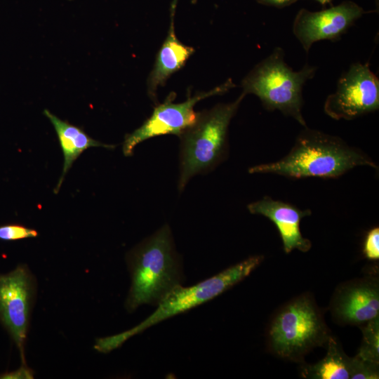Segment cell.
Masks as SVG:
<instances>
[{
    "mask_svg": "<svg viewBox=\"0 0 379 379\" xmlns=\"http://www.w3.org/2000/svg\"><path fill=\"white\" fill-rule=\"evenodd\" d=\"M38 236L36 230L20 224L0 225V240L11 241Z\"/></svg>",
    "mask_w": 379,
    "mask_h": 379,
    "instance_id": "18",
    "label": "cell"
},
{
    "mask_svg": "<svg viewBox=\"0 0 379 379\" xmlns=\"http://www.w3.org/2000/svg\"><path fill=\"white\" fill-rule=\"evenodd\" d=\"M194 52L193 47L182 44L176 37L171 23L147 80V93L152 100L157 102L159 87L164 86L167 79L185 65Z\"/></svg>",
    "mask_w": 379,
    "mask_h": 379,
    "instance_id": "13",
    "label": "cell"
},
{
    "mask_svg": "<svg viewBox=\"0 0 379 379\" xmlns=\"http://www.w3.org/2000/svg\"><path fill=\"white\" fill-rule=\"evenodd\" d=\"M321 4H326L331 1V0H317Z\"/></svg>",
    "mask_w": 379,
    "mask_h": 379,
    "instance_id": "22",
    "label": "cell"
},
{
    "mask_svg": "<svg viewBox=\"0 0 379 379\" xmlns=\"http://www.w3.org/2000/svg\"><path fill=\"white\" fill-rule=\"evenodd\" d=\"M284 56L282 49L276 48L245 77L242 92L256 95L267 110H279L306 127L302 114V90L305 83L314 76L316 68L305 65L300 71H293Z\"/></svg>",
    "mask_w": 379,
    "mask_h": 379,
    "instance_id": "6",
    "label": "cell"
},
{
    "mask_svg": "<svg viewBox=\"0 0 379 379\" xmlns=\"http://www.w3.org/2000/svg\"><path fill=\"white\" fill-rule=\"evenodd\" d=\"M35 281L25 265L0 274V322L9 333L25 360V344L35 295Z\"/></svg>",
    "mask_w": 379,
    "mask_h": 379,
    "instance_id": "8",
    "label": "cell"
},
{
    "mask_svg": "<svg viewBox=\"0 0 379 379\" xmlns=\"http://www.w3.org/2000/svg\"><path fill=\"white\" fill-rule=\"evenodd\" d=\"M247 208L251 213L263 215L275 225L286 253L294 249L305 253L311 248V241L302 236L300 228L301 220L311 215L310 210H301L269 196L249 204Z\"/></svg>",
    "mask_w": 379,
    "mask_h": 379,
    "instance_id": "12",
    "label": "cell"
},
{
    "mask_svg": "<svg viewBox=\"0 0 379 379\" xmlns=\"http://www.w3.org/2000/svg\"><path fill=\"white\" fill-rule=\"evenodd\" d=\"M33 371L26 364H22L18 369L0 375L1 379H30L33 378Z\"/></svg>",
    "mask_w": 379,
    "mask_h": 379,
    "instance_id": "20",
    "label": "cell"
},
{
    "mask_svg": "<svg viewBox=\"0 0 379 379\" xmlns=\"http://www.w3.org/2000/svg\"><path fill=\"white\" fill-rule=\"evenodd\" d=\"M362 340L356 354L360 358L379 364V317L359 326Z\"/></svg>",
    "mask_w": 379,
    "mask_h": 379,
    "instance_id": "16",
    "label": "cell"
},
{
    "mask_svg": "<svg viewBox=\"0 0 379 379\" xmlns=\"http://www.w3.org/2000/svg\"><path fill=\"white\" fill-rule=\"evenodd\" d=\"M334 321L361 326L379 317V284L375 277L350 280L339 285L329 306Z\"/></svg>",
    "mask_w": 379,
    "mask_h": 379,
    "instance_id": "10",
    "label": "cell"
},
{
    "mask_svg": "<svg viewBox=\"0 0 379 379\" xmlns=\"http://www.w3.org/2000/svg\"><path fill=\"white\" fill-rule=\"evenodd\" d=\"M263 260L262 255H253L195 285L175 287L145 320L128 331L98 339L95 348L101 352H109L148 328L215 298L247 277Z\"/></svg>",
    "mask_w": 379,
    "mask_h": 379,
    "instance_id": "4",
    "label": "cell"
},
{
    "mask_svg": "<svg viewBox=\"0 0 379 379\" xmlns=\"http://www.w3.org/2000/svg\"><path fill=\"white\" fill-rule=\"evenodd\" d=\"M350 379H378L379 378V364L369 361L355 355L350 357Z\"/></svg>",
    "mask_w": 379,
    "mask_h": 379,
    "instance_id": "17",
    "label": "cell"
},
{
    "mask_svg": "<svg viewBox=\"0 0 379 379\" xmlns=\"http://www.w3.org/2000/svg\"><path fill=\"white\" fill-rule=\"evenodd\" d=\"M245 95L242 92L232 102L199 113L196 122L179 136L180 192L192 177L210 172L225 159L228 127Z\"/></svg>",
    "mask_w": 379,
    "mask_h": 379,
    "instance_id": "5",
    "label": "cell"
},
{
    "mask_svg": "<svg viewBox=\"0 0 379 379\" xmlns=\"http://www.w3.org/2000/svg\"><path fill=\"white\" fill-rule=\"evenodd\" d=\"M330 335L323 312L305 293L277 310L267 329V344L275 356L302 362L311 350L326 344Z\"/></svg>",
    "mask_w": 379,
    "mask_h": 379,
    "instance_id": "3",
    "label": "cell"
},
{
    "mask_svg": "<svg viewBox=\"0 0 379 379\" xmlns=\"http://www.w3.org/2000/svg\"><path fill=\"white\" fill-rule=\"evenodd\" d=\"M379 108V80L368 65L352 64L326 99L325 113L335 120H352Z\"/></svg>",
    "mask_w": 379,
    "mask_h": 379,
    "instance_id": "9",
    "label": "cell"
},
{
    "mask_svg": "<svg viewBox=\"0 0 379 379\" xmlns=\"http://www.w3.org/2000/svg\"><path fill=\"white\" fill-rule=\"evenodd\" d=\"M362 13V8L352 2L318 12L302 11L294 22L293 32L307 53L318 41L338 39Z\"/></svg>",
    "mask_w": 379,
    "mask_h": 379,
    "instance_id": "11",
    "label": "cell"
},
{
    "mask_svg": "<svg viewBox=\"0 0 379 379\" xmlns=\"http://www.w3.org/2000/svg\"><path fill=\"white\" fill-rule=\"evenodd\" d=\"M363 253L368 260H378L379 259V228L378 227L367 232L364 241Z\"/></svg>",
    "mask_w": 379,
    "mask_h": 379,
    "instance_id": "19",
    "label": "cell"
},
{
    "mask_svg": "<svg viewBox=\"0 0 379 379\" xmlns=\"http://www.w3.org/2000/svg\"><path fill=\"white\" fill-rule=\"evenodd\" d=\"M234 86L229 79L208 91L189 96L180 103L173 102L175 94L171 93L163 103L154 107L151 116L139 128L126 135L122 146L124 156H132L135 147L147 139L166 134L180 136L196 122L199 113L194 111V107L199 101L223 94Z\"/></svg>",
    "mask_w": 379,
    "mask_h": 379,
    "instance_id": "7",
    "label": "cell"
},
{
    "mask_svg": "<svg viewBox=\"0 0 379 379\" xmlns=\"http://www.w3.org/2000/svg\"><path fill=\"white\" fill-rule=\"evenodd\" d=\"M325 357L314 364H304L300 375L312 379H349L350 357H347L337 340L331 335L326 343Z\"/></svg>",
    "mask_w": 379,
    "mask_h": 379,
    "instance_id": "15",
    "label": "cell"
},
{
    "mask_svg": "<svg viewBox=\"0 0 379 379\" xmlns=\"http://www.w3.org/2000/svg\"><path fill=\"white\" fill-rule=\"evenodd\" d=\"M360 166L378 168L367 154L341 138L306 126L285 157L274 162L254 166L248 172L294 179L335 178Z\"/></svg>",
    "mask_w": 379,
    "mask_h": 379,
    "instance_id": "1",
    "label": "cell"
},
{
    "mask_svg": "<svg viewBox=\"0 0 379 379\" xmlns=\"http://www.w3.org/2000/svg\"><path fill=\"white\" fill-rule=\"evenodd\" d=\"M43 113L54 127L64 157L62 174L53 190L55 194H58L67 173L85 150L94 147L114 149L115 145L93 139L82 128L58 118L48 109H44Z\"/></svg>",
    "mask_w": 379,
    "mask_h": 379,
    "instance_id": "14",
    "label": "cell"
},
{
    "mask_svg": "<svg viewBox=\"0 0 379 379\" xmlns=\"http://www.w3.org/2000/svg\"><path fill=\"white\" fill-rule=\"evenodd\" d=\"M262 1L269 4L281 6H285L291 3L293 0H262Z\"/></svg>",
    "mask_w": 379,
    "mask_h": 379,
    "instance_id": "21",
    "label": "cell"
},
{
    "mask_svg": "<svg viewBox=\"0 0 379 379\" xmlns=\"http://www.w3.org/2000/svg\"><path fill=\"white\" fill-rule=\"evenodd\" d=\"M126 262L131 279L125 302L129 312L142 305L157 306L183 281L181 259L166 224L133 248Z\"/></svg>",
    "mask_w": 379,
    "mask_h": 379,
    "instance_id": "2",
    "label": "cell"
}]
</instances>
